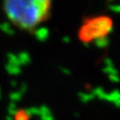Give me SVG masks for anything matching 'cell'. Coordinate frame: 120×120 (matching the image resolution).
<instances>
[{"label": "cell", "instance_id": "cell-1", "mask_svg": "<svg viewBox=\"0 0 120 120\" xmlns=\"http://www.w3.org/2000/svg\"><path fill=\"white\" fill-rule=\"evenodd\" d=\"M10 22L21 30H32L47 20L51 14L49 0H9L3 4Z\"/></svg>", "mask_w": 120, "mask_h": 120}, {"label": "cell", "instance_id": "cell-2", "mask_svg": "<svg viewBox=\"0 0 120 120\" xmlns=\"http://www.w3.org/2000/svg\"><path fill=\"white\" fill-rule=\"evenodd\" d=\"M111 22L107 18H98L94 21L89 22L87 25L85 26V32L82 36L86 39H92L97 38L101 35L107 32V30L110 28Z\"/></svg>", "mask_w": 120, "mask_h": 120}]
</instances>
